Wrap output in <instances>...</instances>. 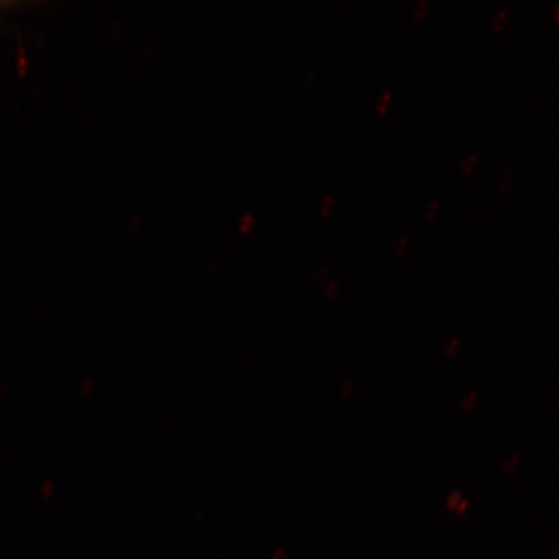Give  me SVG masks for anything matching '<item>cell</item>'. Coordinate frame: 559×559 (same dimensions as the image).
<instances>
[{"label":"cell","instance_id":"obj_5","mask_svg":"<svg viewBox=\"0 0 559 559\" xmlns=\"http://www.w3.org/2000/svg\"><path fill=\"white\" fill-rule=\"evenodd\" d=\"M466 507H467V502H466V501L461 500L460 504H459V506L456 507V509H454V510H456V512H457L459 514H463V513H465Z\"/></svg>","mask_w":559,"mask_h":559},{"label":"cell","instance_id":"obj_1","mask_svg":"<svg viewBox=\"0 0 559 559\" xmlns=\"http://www.w3.org/2000/svg\"><path fill=\"white\" fill-rule=\"evenodd\" d=\"M460 502H461V493L453 492L451 495V498L449 499V508L454 510L460 504Z\"/></svg>","mask_w":559,"mask_h":559},{"label":"cell","instance_id":"obj_4","mask_svg":"<svg viewBox=\"0 0 559 559\" xmlns=\"http://www.w3.org/2000/svg\"><path fill=\"white\" fill-rule=\"evenodd\" d=\"M457 345H459V341L457 340H453L451 342L450 347L447 348V355L452 356L454 353H456Z\"/></svg>","mask_w":559,"mask_h":559},{"label":"cell","instance_id":"obj_2","mask_svg":"<svg viewBox=\"0 0 559 559\" xmlns=\"http://www.w3.org/2000/svg\"><path fill=\"white\" fill-rule=\"evenodd\" d=\"M475 402H477V395H475L473 393V394H471L469 396L466 397V400L464 402V409L465 411H472L474 405H475Z\"/></svg>","mask_w":559,"mask_h":559},{"label":"cell","instance_id":"obj_3","mask_svg":"<svg viewBox=\"0 0 559 559\" xmlns=\"http://www.w3.org/2000/svg\"><path fill=\"white\" fill-rule=\"evenodd\" d=\"M520 463V460L516 459L515 456L510 459L508 461V463L506 464V471L509 472V473H512L516 469V465H519Z\"/></svg>","mask_w":559,"mask_h":559}]
</instances>
